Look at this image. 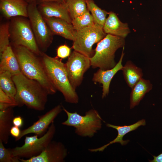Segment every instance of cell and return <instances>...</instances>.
I'll list each match as a JSON object with an SVG mask.
<instances>
[{
  "instance_id": "obj_30",
  "label": "cell",
  "mask_w": 162,
  "mask_h": 162,
  "mask_svg": "<svg viewBox=\"0 0 162 162\" xmlns=\"http://www.w3.org/2000/svg\"><path fill=\"white\" fill-rule=\"evenodd\" d=\"M0 102L10 104L13 107L17 106L15 99L7 95L0 88Z\"/></svg>"
},
{
  "instance_id": "obj_18",
  "label": "cell",
  "mask_w": 162,
  "mask_h": 162,
  "mask_svg": "<svg viewBox=\"0 0 162 162\" xmlns=\"http://www.w3.org/2000/svg\"><path fill=\"white\" fill-rule=\"evenodd\" d=\"M146 124V122L144 119L139 120L134 124L130 125L118 126L107 124H106L107 127L112 128L117 130L118 133L117 136L113 140L103 146L96 148L89 149L88 150L92 152H102L109 146L115 143H119L122 145H125L128 143L129 140H123V138L124 136L128 133L137 129L139 127L144 126Z\"/></svg>"
},
{
  "instance_id": "obj_14",
  "label": "cell",
  "mask_w": 162,
  "mask_h": 162,
  "mask_svg": "<svg viewBox=\"0 0 162 162\" xmlns=\"http://www.w3.org/2000/svg\"><path fill=\"white\" fill-rule=\"evenodd\" d=\"M124 46L123 47L119 60L114 67L107 70L99 69L94 74L92 81L94 83L98 82L102 85V98L105 97L109 93L110 83L113 76L118 71L122 70L123 66L122 62L124 55Z\"/></svg>"
},
{
  "instance_id": "obj_10",
  "label": "cell",
  "mask_w": 162,
  "mask_h": 162,
  "mask_svg": "<svg viewBox=\"0 0 162 162\" xmlns=\"http://www.w3.org/2000/svg\"><path fill=\"white\" fill-rule=\"evenodd\" d=\"M65 65L69 82L76 90L81 84L85 73L91 66L90 58L74 50Z\"/></svg>"
},
{
  "instance_id": "obj_17",
  "label": "cell",
  "mask_w": 162,
  "mask_h": 162,
  "mask_svg": "<svg viewBox=\"0 0 162 162\" xmlns=\"http://www.w3.org/2000/svg\"><path fill=\"white\" fill-rule=\"evenodd\" d=\"M103 27L104 32L123 38L126 37L130 31L127 23L122 22L116 13L110 11L108 13Z\"/></svg>"
},
{
  "instance_id": "obj_22",
  "label": "cell",
  "mask_w": 162,
  "mask_h": 162,
  "mask_svg": "<svg viewBox=\"0 0 162 162\" xmlns=\"http://www.w3.org/2000/svg\"><path fill=\"white\" fill-rule=\"evenodd\" d=\"M122 70L127 84L131 88L142 78L143 76L142 70L130 61L126 62Z\"/></svg>"
},
{
  "instance_id": "obj_21",
  "label": "cell",
  "mask_w": 162,
  "mask_h": 162,
  "mask_svg": "<svg viewBox=\"0 0 162 162\" xmlns=\"http://www.w3.org/2000/svg\"><path fill=\"white\" fill-rule=\"evenodd\" d=\"M150 81L142 78L131 88L130 97V108L138 105L145 94L152 88Z\"/></svg>"
},
{
  "instance_id": "obj_31",
  "label": "cell",
  "mask_w": 162,
  "mask_h": 162,
  "mask_svg": "<svg viewBox=\"0 0 162 162\" xmlns=\"http://www.w3.org/2000/svg\"><path fill=\"white\" fill-rule=\"evenodd\" d=\"M20 132L21 130L19 127L14 125L10 129V134L12 136L15 138V139H16L20 136Z\"/></svg>"
},
{
  "instance_id": "obj_35",
  "label": "cell",
  "mask_w": 162,
  "mask_h": 162,
  "mask_svg": "<svg viewBox=\"0 0 162 162\" xmlns=\"http://www.w3.org/2000/svg\"><path fill=\"white\" fill-rule=\"evenodd\" d=\"M50 2H56L62 3H65V0H37L36 2L37 4H38L40 3Z\"/></svg>"
},
{
  "instance_id": "obj_24",
  "label": "cell",
  "mask_w": 162,
  "mask_h": 162,
  "mask_svg": "<svg viewBox=\"0 0 162 162\" xmlns=\"http://www.w3.org/2000/svg\"><path fill=\"white\" fill-rule=\"evenodd\" d=\"M65 3L72 20L88 10L86 0H65Z\"/></svg>"
},
{
  "instance_id": "obj_15",
  "label": "cell",
  "mask_w": 162,
  "mask_h": 162,
  "mask_svg": "<svg viewBox=\"0 0 162 162\" xmlns=\"http://www.w3.org/2000/svg\"><path fill=\"white\" fill-rule=\"evenodd\" d=\"M43 18L53 35H59L73 41L74 40L76 31L71 23L60 18Z\"/></svg>"
},
{
  "instance_id": "obj_27",
  "label": "cell",
  "mask_w": 162,
  "mask_h": 162,
  "mask_svg": "<svg viewBox=\"0 0 162 162\" xmlns=\"http://www.w3.org/2000/svg\"><path fill=\"white\" fill-rule=\"evenodd\" d=\"M9 22L0 25V55L10 45Z\"/></svg>"
},
{
  "instance_id": "obj_4",
  "label": "cell",
  "mask_w": 162,
  "mask_h": 162,
  "mask_svg": "<svg viewBox=\"0 0 162 162\" xmlns=\"http://www.w3.org/2000/svg\"><path fill=\"white\" fill-rule=\"evenodd\" d=\"M125 44L124 38L107 34L98 43L94 55L90 58L91 66L103 70L112 68L116 64L115 60L116 51Z\"/></svg>"
},
{
  "instance_id": "obj_3",
  "label": "cell",
  "mask_w": 162,
  "mask_h": 162,
  "mask_svg": "<svg viewBox=\"0 0 162 162\" xmlns=\"http://www.w3.org/2000/svg\"><path fill=\"white\" fill-rule=\"evenodd\" d=\"M40 56L51 83L62 94L65 101L77 103L79 97L69 82L65 64L56 57H51L44 52Z\"/></svg>"
},
{
  "instance_id": "obj_33",
  "label": "cell",
  "mask_w": 162,
  "mask_h": 162,
  "mask_svg": "<svg viewBox=\"0 0 162 162\" xmlns=\"http://www.w3.org/2000/svg\"><path fill=\"white\" fill-rule=\"evenodd\" d=\"M154 159L153 160L149 161L151 162H162V153L158 156H153Z\"/></svg>"
},
{
  "instance_id": "obj_9",
  "label": "cell",
  "mask_w": 162,
  "mask_h": 162,
  "mask_svg": "<svg viewBox=\"0 0 162 162\" xmlns=\"http://www.w3.org/2000/svg\"><path fill=\"white\" fill-rule=\"evenodd\" d=\"M103 27L96 23L76 31L72 48L77 51L91 58L95 53L93 46L98 43L106 35Z\"/></svg>"
},
{
  "instance_id": "obj_26",
  "label": "cell",
  "mask_w": 162,
  "mask_h": 162,
  "mask_svg": "<svg viewBox=\"0 0 162 162\" xmlns=\"http://www.w3.org/2000/svg\"><path fill=\"white\" fill-rule=\"evenodd\" d=\"M71 23L76 31L91 26L95 23L88 10L83 14L73 19Z\"/></svg>"
},
{
  "instance_id": "obj_29",
  "label": "cell",
  "mask_w": 162,
  "mask_h": 162,
  "mask_svg": "<svg viewBox=\"0 0 162 162\" xmlns=\"http://www.w3.org/2000/svg\"><path fill=\"white\" fill-rule=\"evenodd\" d=\"M70 48L65 44L62 45L57 49V56L58 58L64 59L69 57L70 55Z\"/></svg>"
},
{
  "instance_id": "obj_5",
  "label": "cell",
  "mask_w": 162,
  "mask_h": 162,
  "mask_svg": "<svg viewBox=\"0 0 162 162\" xmlns=\"http://www.w3.org/2000/svg\"><path fill=\"white\" fill-rule=\"evenodd\" d=\"M10 20L9 31L12 45L25 47L40 56L43 52L38 46L28 18L17 16Z\"/></svg>"
},
{
  "instance_id": "obj_8",
  "label": "cell",
  "mask_w": 162,
  "mask_h": 162,
  "mask_svg": "<svg viewBox=\"0 0 162 162\" xmlns=\"http://www.w3.org/2000/svg\"><path fill=\"white\" fill-rule=\"evenodd\" d=\"M28 16L38 46L44 52L52 43L54 35L39 12L36 2L28 4Z\"/></svg>"
},
{
  "instance_id": "obj_32",
  "label": "cell",
  "mask_w": 162,
  "mask_h": 162,
  "mask_svg": "<svg viewBox=\"0 0 162 162\" xmlns=\"http://www.w3.org/2000/svg\"><path fill=\"white\" fill-rule=\"evenodd\" d=\"M13 124L14 126L19 128L21 127L23 124V120L22 118L20 116L14 117L13 120Z\"/></svg>"
},
{
  "instance_id": "obj_1",
  "label": "cell",
  "mask_w": 162,
  "mask_h": 162,
  "mask_svg": "<svg viewBox=\"0 0 162 162\" xmlns=\"http://www.w3.org/2000/svg\"><path fill=\"white\" fill-rule=\"evenodd\" d=\"M12 78L16 88L14 99L18 106L25 105L28 108L39 111L45 109L49 94L39 83L22 73Z\"/></svg>"
},
{
  "instance_id": "obj_34",
  "label": "cell",
  "mask_w": 162,
  "mask_h": 162,
  "mask_svg": "<svg viewBox=\"0 0 162 162\" xmlns=\"http://www.w3.org/2000/svg\"><path fill=\"white\" fill-rule=\"evenodd\" d=\"M13 106L10 104L0 102V110H5Z\"/></svg>"
},
{
  "instance_id": "obj_16",
  "label": "cell",
  "mask_w": 162,
  "mask_h": 162,
  "mask_svg": "<svg viewBox=\"0 0 162 162\" xmlns=\"http://www.w3.org/2000/svg\"><path fill=\"white\" fill-rule=\"evenodd\" d=\"M28 4L24 0H0V10L6 18L17 16L28 18Z\"/></svg>"
},
{
  "instance_id": "obj_36",
  "label": "cell",
  "mask_w": 162,
  "mask_h": 162,
  "mask_svg": "<svg viewBox=\"0 0 162 162\" xmlns=\"http://www.w3.org/2000/svg\"><path fill=\"white\" fill-rule=\"evenodd\" d=\"M28 3L30 4L34 2H36L37 0H24Z\"/></svg>"
},
{
  "instance_id": "obj_20",
  "label": "cell",
  "mask_w": 162,
  "mask_h": 162,
  "mask_svg": "<svg viewBox=\"0 0 162 162\" xmlns=\"http://www.w3.org/2000/svg\"><path fill=\"white\" fill-rule=\"evenodd\" d=\"M13 107L0 110V140L5 144L8 142L10 130L13 125V120L14 116Z\"/></svg>"
},
{
  "instance_id": "obj_12",
  "label": "cell",
  "mask_w": 162,
  "mask_h": 162,
  "mask_svg": "<svg viewBox=\"0 0 162 162\" xmlns=\"http://www.w3.org/2000/svg\"><path fill=\"white\" fill-rule=\"evenodd\" d=\"M63 110L62 107L58 105L44 115L39 116V119L32 125L21 130L20 135L15 139L16 141L20 140L25 135L32 133L40 137L43 136L49 128L50 125Z\"/></svg>"
},
{
  "instance_id": "obj_19",
  "label": "cell",
  "mask_w": 162,
  "mask_h": 162,
  "mask_svg": "<svg viewBox=\"0 0 162 162\" xmlns=\"http://www.w3.org/2000/svg\"><path fill=\"white\" fill-rule=\"evenodd\" d=\"M0 56V72L8 71L12 76L21 73L18 60L10 45Z\"/></svg>"
},
{
  "instance_id": "obj_6",
  "label": "cell",
  "mask_w": 162,
  "mask_h": 162,
  "mask_svg": "<svg viewBox=\"0 0 162 162\" xmlns=\"http://www.w3.org/2000/svg\"><path fill=\"white\" fill-rule=\"evenodd\" d=\"M62 108L68 118L62 124L74 127L75 132L78 135L91 137L101 128L103 120L96 110H90L82 116L76 112H70L63 107Z\"/></svg>"
},
{
  "instance_id": "obj_25",
  "label": "cell",
  "mask_w": 162,
  "mask_h": 162,
  "mask_svg": "<svg viewBox=\"0 0 162 162\" xmlns=\"http://www.w3.org/2000/svg\"><path fill=\"white\" fill-rule=\"evenodd\" d=\"M86 1L87 8L91 13L95 23L103 27L109 12L98 7L94 0H86Z\"/></svg>"
},
{
  "instance_id": "obj_28",
  "label": "cell",
  "mask_w": 162,
  "mask_h": 162,
  "mask_svg": "<svg viewBox=\"0 0 162 162\" xmlns=\"http://www.w3.org/2000/svg\"><path fill=\"white\" fill-rule=\"evenodd\" d=\"M0 140V162H20V158L12 155L10 148L5 147Z\"/></svg>"
},
{
  "instance_id": "obj_7",
  "label": "cell",
  "mask_w": 162,
  "mask_h": 162,
  "mask_svg": "<svg viewBox=\"0 0 162 162\" xmlns=\"http://www.w3.org/2000/svg\"><path fill=\"white\" fill-rule=\"evenodd\" d=\"M55 132L53 122L42 136L38 138L36 134L26 136L22 146L10 148L12 155L19 158L28 159L39 154L52 141Z\"/></svg>"
},
{
  "instance_id": "obj_2",
  "label": "cell",
  "mask_w": 162,
  "mask_h": 162,
  "mask_svg": "<svg viewBox=\"0 0 162 162\" xmlns=\"http://www.w3.org/2000/svg\"><path fill=\"white\" fill-rule=\"evenodd\" d=\"M21 73L27 77L39 83L49 94L57 90L50 80L40 56L23 46H13Z\"/></svg>"
},
{
  "instance_id": "obj_11",
  "label": "cell",
  "mask_w": 162,
  "mask_h": 162,
  "mask_svg": "<svg viewBox=\"0 0 162 162\" xmlns=\"http://www.w3.org/2000/svg\"><path fill=\"white\" fill-rule=\"evenodd\" d=\"M67 155V149L62 142L52 141L39 154L20 160L21 162H63Z\"/></svg>"
},
{
  "instance_id": "obj_13",
  "label": "cell",
  "mask_w": 162,
  "mask_h": 162,
  "mask_svg": "<svg viewBox=\"0 0 162 162\" xmlns=\"http://www.w3.org/2000/svg\"><path fill=\"white\" fill-rule=\"evenodd\" d=\"M37 7L43 17L60 18L71 23L72 20L65 3L56 2H44L37 4Z\"/></svg>"
},
{
  "instance_id": "obj_23",
  "label": "cell",
  "mask_w": 162,
  "mask_h": 162,
  "mask_svg": "<svg viewBox=\"0 0 162 162\" xmlns=\"http://www.w3.org/2000/svg\"><path fill=\"white\" fill-rule=\"evenodd\" d=\"M12 77L8 71L0 72V88L7 95L14 99L16 91Z\"/></svg>"
}]
</instances>
